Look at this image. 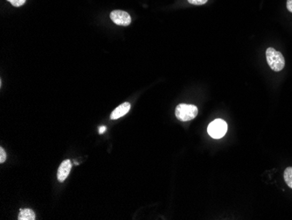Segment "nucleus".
I'll list each match as a JSON object with an SVG mask.
<instances>
[{"instance_id": "1", "label": "nucleus", "mask_w": 292, "mask_h": 220, "mask_svg": "<svg viewBox=\"0 0 292 220\" xmlns=\"http://www.w3.org/2000/svg\"><path fill=\"white\" fill-rule=\"evenodd\" d=\"M266 59L270 69L275 72H279L284 70L285 66V57L282 53L275 48H269L267 49Z\"/></svg>"}, {"instance_id": "2", "label": "nucleus", "mask_w": 292, "mask_h": 220, "mask_svg": "<svg viewBox=\"0 0 292 220\" xmlns=\"http://www.w3.org/2000/svg\"><path fill=\"white\" fill-rule=\"evenodd\" d=\"M175 115L180 121H190L197 117V107L194 105L180 104L176 107Z\"/></svg>"}, {"instance_id": "3", "label": "nucleus", "mask_w": 292, "mask_h": 220, "mask_svg": "<svg viewBox=\"0 0 292 220\" xmlns=\"http://www.w3.org/2000/svg\"><path fill=\"white\" fill-rule=\"evenodd\" d=\"M227 131V124L226 122L217 118L216 120L211 122L208 127V134L214 139H220L226 134Z\"/></svg>"}, {"instance_id": "4", "label": "nucleus", "mask_w": 292, "mask_h": 220, "mask_svg": "<svg viewBox=\"0 0 292 220\" xmlns=\"http://www.w3.org/2000/svg\"><path fill=\"white\" fill-rule=\"evenodd\" d=\"M110 18L118 26H127L132 23V17L126 11L115 10L110 12Z\"/></svg>"}, {"instance_id": "5", "label": "nucleus", "mask_w": 292, "mask_h": 220, "mask_svg": "<svg viewBox=\"0 0 292 220\" xmlns=\"http://www.w3.org/2000/svg\"><path fill=\"white\" fill-rule=\"evenodd\" d=\"M71 169H72V163L70 160H65L62 162V164L59 167L58 173H57V178L60 183H63L67 179V177L70 175Z\"/></svg>"}, {"instance_id": "6", "label": "nucleus", "mask_w": 292, "mask_h": 220, "mask_svg": "<svg viewBox=\"0 0 292 220\" xmlns=\"http://www.w3.org/2000/svg\"><path fill=\"white\" fill-rule=\"evenodd\" d=\"M131 107L132 106L128 102H124L122 104L112 111V113L110 115V119L115 120V119H118L120 117H124V115H126L130 111Z\"/></svg>"}, {"instance_id": "7", "label": "nucleus", "mask_w": 292, "mask_h": 220, "mask_svg": "<svg viewBox=\"0 0 292 220\" xmlns=\"http://www.w3.org/2000/svg\"><path fill=\"white\" fill-rule=\"evenodd\" d=\"M18 220H35V213L33 210L20 209L18 214Z\"/></svg>"}, {"instance_id": "8", "label": "nucleus", "mask_w": 292, "mask_h": 220, "mask_svg": "<svg viewBox=\"0 0 292 220\" xmlns=\"http://www.w3.org/2000/svg\"><path fill=\"white\" fill-rule=\"evenodd\" d=\"M284 178H285V183L288 185L289 187L292 189V167H288L285 169L284 173Z\"/></svg>"}, {"instance_id": "9", "label": "nucleus", "mask_w": 292, "mask_h": 220, "mask_svg": "<svg viewBox=\"0 0 292 220\" xmlns=\"http://www.w3.org/2000/svg\"><path fill=\"white\" fill-rule=\"evenodd\" d=\"M15 7H19L26 3V0H7Z\"/></svg>"}, {"instance_id": "10", "label": "nucleus", "mask_w": 292, "mask_h": 220, "mask_svg": "<svg viewBox=\"0 0 292 220\" xmlns=\"http://www.w3.org/2000/svg\"><path fill=\"white\" fill-rule=\"evenodd\" d=\"M190 4H195V5H201L208 2V0H187Z\"/></svg>"}, {"instance_id": "11", "label": "nucleus", "mask_w": 292, "mask_h": 220, "mask_svg": "<svg viewBox=\"0 0 292 220\" xmlns=\"http://www.w3.org/2000/svg\"><path fill=\"white\" fill-rule=\"evenodd\" d=\"M6 160V154H5V151L4 150V148H0V163H4Z\"/></svg>"}, {"instance_id": "12", "label": "nucleus", "mask_w": 292, "mask_h": 220, "mask_svg": "<svg viewBox=\"0 0 292 220\" xmlns=\"http://www.w3.org/2000/svg\"><path fill=\"white\" fill-rule=\"evenodd\" d=\"M287 9L292 12V0H287Z\"/></svg>"}, {"instance_id": "13", "label": "nucleus", "mask_w": 292, "mask_h": 220, "mask_svg": "<svg viewBox=\"0 0 292 220\" xmlns=\"http://www.w3.org/2000/svg\"><path fill=\"white\" fill-rule=\"evenodd\" d=\"M105 130H106V127L105 126H102L101 128L99 129V132L102 134V132H105Z\"/></svg>"}]
</instances>
